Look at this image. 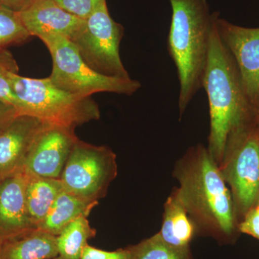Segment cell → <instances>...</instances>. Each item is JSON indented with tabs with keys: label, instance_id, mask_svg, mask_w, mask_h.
Instances as JSON below:
<instances>
[{
	"label": "cell",
	"instance_id": "obj_1",
	"mask_svg": "<svg viewBox=\"0 0 259 259\" xmlns=\"http://www.w3.org/2000/svg\"><path fill=\"white\" fill-rule=\"evenodd\" d=\"M177 193L196 228L219 243L231 241L236 231L235 207L226 182L208 149L187 151L175 168Z\"/></svg>",
	"mask_w": 259,
	"mask_h": 259
},
{
	"label": "cell",
	"instance_id": "obj_4",
	"mask_svg": "<svg viewBox=\"0 0 259 259\" xmlns=\"http://www.w3.org/2000/svg\"><path fill=\"white\" fill-rule=\"evenodd\" d=\"M10 82L18 99L20 115L32 116L44 123L72 130L100 118V108L91 97L61 90L49 77H25L18 73L11 74Z\"/></svg>",
	"mask_w": 259,
	"mask_h": 259
},
{
	"label": "cell",
	"instance_id": "obj_15",
	"mask_svg": "<svg viewBox=\"0 0 259 259\" xmlns=\"http://www.w3.org/2000/svg\"><path fill=\"white\" fill-rule=\"evenodd\" d=\"M188 215L177 191H174L165 203L163 223L158 232L165 243L181 249L190 248L196 227Z\"/></svg>",
	"mask_w": 259,
	"mask_h": 259
},
{
	"label": "cell",
	"instance_id": "obj_12",
	"mask_svg": "<svg viewBox=\"0 0 259 259\" xmlns=\"http://www.w3.org/2000/svg\"><path fill=\"white\" fill-rule=\"evenodd\" d=\"M18 14L29 34L39 38L57 35L71 40L84 23V20L66 11L54 0L33 2Z\"/></svg>",
	"mask_w": 259,
	"mask_h": 259
},
{
	"label": "cell",
	"instance_id": "obj_9",
	"mask_svg": "<svg viewBox=\"0 0 259 259\" xmlns=\"http://www.w3.org/2000/svg\"><path fill=\"white\" fill-rule=\"evenodd\" d=\"M221 40L233 56L245 95L256 110L259 103V28H245L216 18Z\"/></svg>",
	"mask_w": 259,
	"mask_h": 259
},
{
	"label": "cell",
	"instance_id": "obj_25",
	"mask_svg": "<svg viewBox=\"0 0 259 259\" xmlns=\"http://www.w3.org/2000/svg\"><path fill=\"white\" fill-rule=\"evenodd\" d=\"M18 115L20 114L14 106L6 102L0 101V130L3 128Z\"/></svg>",
	"mask_w": 259,
	"mask_h": 259
},
{
	"label": "cell",
	"instance_id": "obj_30",
	"mask_svg": "<svg viewBox=\"0 0 259 259\" xmlns=\"http://www.w3.org/2000/svg\"><path fill=\"white\" fill-rule=\"evenodd\" d=\"M51 259H66L64 258H63L62 256H61V255H57V256L54 257V258H51Z\"/></svg>",
	"mask_w": 259,
	"mask_h": 259
},
{
	"label": "cell",
	"instance_id": "obj_14",
	"mask_svg": "<svg viewBox=\"0 0 259 259\" xmlns=\"http://www.w3.org/2000/svg\"><path fill=\"white\" fill-rule=\"evenodd\" d=\"M57 255L56 236L33 228L3 239L0 259H51Z\"/></svg>",
	"mask_w": 259,
	"mask_h": 259
},
{
	"label": "cell",
	"instance_id": "obj_11",
	"mask_svg": "<svg viewBox=\"0 0 259 259\" xmlns=\"http://www.w3.org/2000/svg\"><path fill=\"white\" fill-rule=\"evenodd\" d=\"M47 123L18 115L0 130V181L25 170L34 141Z\"/></svg>",
	"mask_w": 259,
	"mask_h": 259
},
{
	"label": "cell",
	"instance_id": "obj_23",
	"mask_svg": "<svg viewBox=\"0 0 259 259\" xmlns=\"http://www.w3.org/2000/svg\"><path fill=\"white\" fill-rule=\"evenodd\" d=\"M80 259H130V254L127 247L107 251L88 244L83 248Z\"/></svg>",
	"mask_w": 259,
	"mask_h": 259
},
{
	"label": "cell",
	"instance_id": "obj_22",
	"mask_svg": "<svg viewBox=\"0 0 259 259\" xmlns=\"http://www.w3.org/2000/svg\"><path fill=\"white\" fill-rule=\"evenodd\" d=\"M61 8L85 20L105 0H54Z\"/></svg>",
	"mask_w": 259,
	"mask_h": 259
},
{
	"label": "cell",
	"instance_id": "obj_27",
	"mask_svg": "<svg viewBox=\"0 0 259 259\" xmlns=\"http://www.w3.org/2000/svg\"><path fill=\"white\" fill-rule=\"evenodd\" d=\"M254 122L255 125L259 127V103L255 112Z\"/></svg>",
	"mask_w": 259,
	"mask_h": 259
},
{
	"label": "cell",
	"instance_id": "obj_17",
	"mask_svg": "<svg viewBox=\"0 0 259 259\" xmlns=\"http://www.w3.org/2000/svg\"><path fill=\"white\" fill-rule=\"evenodd\" d=\"M28 174L25 198L29 218L37 228L64 190L60 180Z\"/></svg>",
	"mask_w": 259,
	"mask_h": 259
},
{
	"label": "cell",
	"instance_id": "obj_20",
	"mask_svg": "<svg viewBox=\"0 0 259 259\" xmlns=\"http://www.w3.org/2000/svg\"><path fill=\"white\" fill-rule=\"evenodd\" d=\"M30 37L18 12L0 5V50L23 44Z\"/></svg>",
	"mask_w": 259,
	"mask_h": 259
},
{
	"label": "cell",
	"instance_id": "obj_28",
	"mask_svg": "<svg viewBox=\"0 0 259 259\" xmlns=\"http://www.w3.org/2000/svg\"><path fill=\"white\" fill-rule=\"evenodd\" d=\"M3 238L0 236V254H1L2 244H3Z\"/></svg>",
	"mask_w": 259,
	"mask_h": 259
},
{
	"label": "cell",
	"instance_id": "obj_29",
	"mask_svg": "<svg viewBox=\"0 0 259 259\" xmlns=\"http://www.w3.org/2000/svg\"><path fill=\"white\" fill-rule=\"evenodd\" d=\"M25 1L27 2L28 5L29 4H30V3H33V2L39 1V0H25Z\"/></svg>",
	"mask_w": 259,
	"mask_h": 259
},
{
	"label": "cell",
	"instance_id": "obj_8",
	"mask_svg": "<svg viewBox=\"0 0 259 259\" xmlns=\"http://www.w3.org/2000/svg\"><path fill=\"white\" fill-rule=\"evenodd\" d=\"M117 175L115 153L105 146L78 140L66 162L61 182L65 190L85 200L98 202Z\"/></svg>",
	"mask_w": 259,
	"mask_h": 259
},
{
	"label": "cell",
	"instance_id": "obj_7",
	"mask_svg": "<svg viewBox=\"0 0 259 259\" xmlns=\"http://www.w3.org/2000/svg\"><path fill=\"white\" fill-rule=\"evenodd\" d=\"M123 34V27L111 18L105 0L70 40L95 71L105 76L129 78L120 55Z\"/></svg>",
	"mask_w": 259,
	"mask_h": 259
},
{
	"label": "cell",
	"instance_id": "obj_18",
	"mask_svg": "<svg viewBox=\"0 0 259 259\" xmlns=\"http://www.w3.org/2000/svg\"><path fill=\"white\" fill-rule=\"evenodd\" d=\"M97 231L92 228L88 218L82 216L70 223L56 236L59 255L66 259H80L88 240L95 238Z\"/></svg>",
	"mask_w": 259,
	"mask_h": 259
},
{
	"label": "cell",
	"instance_id": "obj_24",
	"mask_svg": "<svg viewBox=\"0 0 259 259\" xmlns=\"http://www.w3.org/2000/svg\"><path fill=\"white\" fill-rule=\"evenodd\" d=\"M238 229L241 233L259 240V210L256 207L250 209L245 214L244 220L240 223Z\"/></svg>",
	"mask_w": 259,
	"mask_h": 259
},
{
	"label": "cell",
	"instance_id": "obj_31",
	"mask_svg": "<svg viewBox=\"0 0 259 259\" xmlns=\"http://www.w3.org/2000/svg\"><path fill=\"white\" fill-rule=\"evenodd\" d=\"M258 128H259V127H258Z\"/></svg>",
	"mask_w": 259,
	"mask_h": 259
},
{
	"label": "cell",
	"instance_id": "obj_5",
	"mask_svg": "<svg viewBox=\"0 0 259 259\" xmlns=\"http://www.w3.org/2000/svg\"><path fill=\"white\" fill-rule=\"evenodd\" d=\"M40 39L52 58L53 69L49 79L61 90L91 97L98 93L132 95L141 88V83L137 80L105 76L92 69L67 37L48 35Z\"/></svg>",
	"mask_w": 259,
	"mask_h": 259
},
{
	"label": "cell",
	"instance_id": "obj_13",
	"mask_svg": "<svg viewBox=\"0 0 259 259\" xmlns=\"http://www.w3.org/2000/svg\"><path fill=\"white\" fill-rule=\"evenodd\" d=\"M27 180L28 174L24 170L0 181V236L3 239L37 228L27 209Z\"/></svg>",
	"mask_w": 259,
	"mask_h": 259
},
{
	"label": "cell",
	"instance_id": "obj_16",
	"mask_svg": "<svg viewBox=\"0 0 259 259\" xmlns=\"http://www.w3.org/2000/svg\"><path fill=\"white\" fill-rule=\"evenodd\" d=\"M98 204V202L85 200L64 189L37 228L57 236L74 220L82 216L88 218Z\"/></svg>",
	"mask_w": 259,
	"mask_h": 259
},
{
	"label": "cell",
	"instance_id": "obj_3",
	"mask_svg": "<svg viewBox=\"0 0 259 259\" xmlns=\"http://www.w3.org/2000/svg\"><path fill=\"white\" fill-rule=\"evenodd\" d=\"M172 15L167 49L180 81V117L202 88L217 12L207 0H169Z\"/></svg>",
	"mask_w": 259,
	"mask_h": 259
},
{
	"label": "cell",
	"instance_id": "obj_26",
	"mask_svg": "<svg viewBox=\"0 0 259 259\" xmlns=\"http://www.w3.org/2000/svg\"><path fill=\"white\" fill-rule=\"evenodd\" d=\"M0 5L15 12H20L28 6V3L25 0H0Z\"/></svg>",
	"mask_w": 259,
	"mask_h": 259
},
{
	"label": "cell",
	"instance_id": "obj_6",
	"mask_svg": "<svg viewBox=\"0 0 259 259\" xmlns=\"http://www.w3.org/2000/svg\"><path fill=\"white\" fill-rule=\"evenodd\" d=\"M218 166L237 207L246 214L259 202V128L254 121L230 134Z\"/></svg>",
	"mask_w": 259,
	"mask_h": 259
},
{
	"label": "cell",
	"instance_id": "obj_2",
	"mask_svg": "<svg viewBox=\"0 0 259 259\" xmlns=\"http://www.w3.org/2000/svg\"><path fill=\"white\" fill-rule=\"evenodd\" d=\"M218 15L217 12L202 88L208 97L210 116L207 149L219 166L228 136L241 126L254 121L255 109L245 95L236 61L218 34Z\"/></svg>",
	"mask_w": 259,
	"mask_h": 259
},
{
	"label": "cell",
	"instance_id": "obj_10",
	"mask_svg": "<svg viewBox=\"0 0 259 259\" xmlns=\"http://www.w3.org/2000/svg\"><path fill=\"white\" fill-rule=\"evenodd\" d=\"M74 131L47 124L32 144L25 171L37 176L61 180L71 151L79 140Z\"/></svg>",
	"mask_w": 259,
	"mask_h": 259
},
{
	"label": "cell",
	"instance_id": "obj_21",
	"mask_svg": "<svg viewBox=\"0 0 259 259\" xmlns=\"http://www.w3.org/2000/svg\"><path fill=\"white\" fill-rule=\"evenodd\" d=\"M18 63L13 54L8 49L0 50V101L13 105L18 112V99L13 93L10 76L18 74Z\"/></svg>",
	"mask_w": 259,
	"mask_h": 259
},
{
	"label": "cell",
	"instance_id": "obj_19",
	"mask_svg": "<svg viewBox=\"0 0 259 259\" xmlns=\"http://www.w3.org/2000/svg\"><path fill=\"white\" fill-rule=\"evenodd\" d=\"M130 259H193L190 248L181 249L167 244L158 233L127 247Z\"/></svg>",
	"mask_w": 259,
	"mask_h": 259
}]
</instances>
